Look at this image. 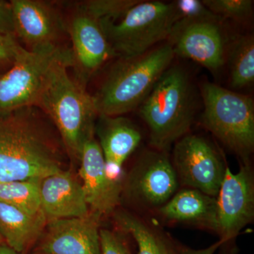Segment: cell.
<instances>
[{
	"instance_id": "6da1fadb",
	"label": "cell",
	"mask_w": 254,
	"mask_h": 254,
	"mask_svg": "<svg viewBox=\"0 0 254 254\" xmlns=\"http://www.w3.org/2000/svg\"><path fill=\"white\" fill-rule=\"evenodd\" d=\"M33 108L0 113V182L43 179L64 170L59 143Z\"/></svg>"
},
{
	"instance_id": "7a4b0ae2",
	"label": "cell",
	"mask_w": 254,
	"mask_h": 254,
	"mask_svg": "<svg viewBox=\"0 0 254 254\" xmlns=\"http://www.w3.org/2000/svg\"><path fill=\"white\" fill-rule=\"evenodd\" d=\"M74 59L62 60L50 71L36 107L51 118L68 154L79 160L82 148L93 138L98 116L93 96L68 75Z\"/></svg>"
},
{
	"instance_id": "3957f363",
	"label": "cell",
	"mask_w": 254,
	"mask_h": 254,
	"mask_svg": "<svg viewBox=\"0 0 254 254\" xmlns=\"http://www.w3.org/2000/svg\"><path fill=\"white\" fill-rule=\"evenodd\" d=\"M170 43L133 58H120L93 95L98 115L123 116L136 109L175 58Z\"/></svg>"
},
{
	"instance_id": "277c9868",
	"label": "cell",
	"mask_w": 254,
	"mask_h": 254,
	"mask_svg": "<svg viewBox=\"0 0 254 254\" xmlns=\"http://www.w3.org/2000/svg\"><path fill=\"white\" fill-rule=\"evenodd\" d=\"M139 107L150 145L166 152L193 123L195 98L188 75L178 66L169 67Z\"/></svg>"
},
{
	"instance_id": "5b68a950",
	"label": "cell",
	"mask_w": 254,
	"mask_h": 254,
	"mask_svg": "<svg viewBox=\"0 0 254 254\" xmlns=\"http://www.w3.org/2000/svg\"><path fill=\"white\" fill-rule=\"evenodd\" d=\"M174 2L138 1L116 22L99 21L114 56L133 58L168 39L177 23Z\"/></svg>"
},
{
	"instance_id": "8992f818",
	"label": "cell",
	"mask_w": 254,
	"mask_h": 254,
	"mask_svg": "<svg viewBox=\"0 0 254 254\" xmlns=\"http://www.w3.org/2000/svg\"><path fill=\"white\" fill-rule=\"evenodd\" d=\"M202 95L205 128L242 162L250 160L254 148V100L209 82L203 84Z\"/></svg>"
},
{
	"instance_id": "52a82bcc",
	"label": "cell",
	"mask_w": 254,
	"mask_h": 254,
	"mask_svg": "<svg viewBox=\"0 0 254 254\" xmlns=\"http://www.w3.org/2000/svg\"><path fill=\"white\" fill-rule=\"evenodd\" d=\"M69 58H73L71 48H23L12 65L0 76V113L36 107L52 68Z\"/></svg>"
},
{
	"instance_id": "ba28073f",
	"label": "cell",
	"mask_w": 254,
	"mask_h": 254,
	"mask_svg": "<svg viewBox=\"0 0 254 254\" xmlns=\"http://www.w3.org/2000/svg\"><path fill=\"white\" fill-rule=\"evenodd\" d=\"M216 198L221 242L219 254H237V237L254 218V178L250 160L242 162L237 173L226 167Z\"/></svg>"
},
{
	"instance_id": "9c48e42d",
	"label": "cell",
	"mask_w": 254,
	"mask_h": 254,
	"mask_svg": "<svg viewBox=\"0 0 254 254\" xmlns=\"http://www.w3.org/2000/svg\"><path fill=\"white\" fill-rule=\"evenodd\" d=\"M180 185L166 152L147 150L127 175L122 193L137 208L157 210L171 199Z\"/></svg>"
},
{
	"instance_id": "30bf717a",
	"label": "cell",
	"mask_w": 254,
	"mask_h": 254,
	"mask_svg": "<svg viewBox=\"0 0 254 254\" xmlns=\"http://www.w3.org/2000/svg\"><path fill=\"white\" fill-rule=\"evenodd\" d=\"M171 161L180 185L217 197L226 167L210 142L185 135L175 143Z\"/></svg>"
},
{
	"instance_id": "8fae6325",
	"label": "cell",
	"mask_w": 254,
	"mask_h": 254,
	"mask_svg": "<svg viewBox=\"0 0 254 254\" xmlns=\"http://www.w3.org/2000/svg\"><path fill=\"white\" fill-rule=\"evenodd\" d=\"M102 216L90 210L78 218L48 220L44 231L28 254H102Z\"/></svg>"
},
{
	"instance_id": "7c38bea8",
	"label": "cell",
	"mask_w": 254,
	"mask_h": 254,
	"mask_svg": "<svg viewBox=\"0 0 254 254\" xmlns=\"http://www.w3.org/2000/svg\"><path fill=\"white\" fill-rule=\"evenodd\" d=\"M219 20L177 21L168 38L175 55L193 60L211 71L220 69L225 61V41Z\"/></svg>"
},
{
	"instance_id": "4fadbf2b",
	"label": "cell",
	"mask_w": 254,
	"mask_h": 254,
	"mask_svg": "<svg viewBox=\"0 0 254 254\" xmlns=\"http://www.w3.org/2000/svg\"><path fill=\"white\" fill-rule=\"evenodd\" d=\"M82 187L90 210L102 217L115 211L123 191V182L110 177L99 143L94 137L83 145L79 158Z\"/></svg>"
},
{
	"instance_id": "5bb4252c",
	"label": "cell",
	"mask_w": 254,
	"mask_h": 254,
	"mask_svg": "<svg viewBox=\"0 0 254 254\" xmlns=\"http://www.w3.org/2000/svg\"><path fill=\"white\" fill-rule=\"evenodd\" d=\"M15 36L33 50L58 46L64 31L59 15L48 2L39 0H12Z\"/></svg>"
},
{
	"instance_id": "9a60e30c",
	"label": "cell",
	"mask_w": 254,
	"mask_h": 254,
	"mask_svg": "<svg viewBox=\"0 0 254 254\" xmlns=\"http://www.w3.org/2000/svg\"><path fill=\"white\" fill-rule=\"evenodd\" d=\"M74 66H77L83 79L99 68L114 56L99 21L80 8L70 23Z\"/></svg>"
},
{
	"instance_id": "2e32d148",
	"label": "cell",
	"mask_w": 254,
	"mask_h": 254,
	"mask_svg": "<svg viewBox=\"0 0 254 254\" xmlns=\"http://www.w3.org/2000/svg\"><path fill=\"white\" fill-rule=\"evenodd\" d=\"M41 210L47 220L78 218L90 211L82 185L69 170L41 179Z\"/></svg>"
},
{
	"instance_id": "e0dca14e",
	"label": "cell",
	"mask_w": 254,
	"mask_h": 254,
	"mask_svg": "<svg viewBox=\"0 0 254 254\" xmlns=\"http://www.w3.org/2000/svg\"><path fill=\"white\" fill-rule=\"evenodd\" d=\"M95 126L110 177L123 182V166L141 141V132L123 116L98 115Z\"/></svg>"
},
{
	"instance_id": "ac0fdd59",
	"label": "cell",
	"mask_w": 254,
	"mask_h": 254,
	"mask_svg": "<svg viewBox=\"0 0 254 254\" xmlns=\"http://www.w3.org/2000/svg\"><path fill=\"white\" fill-rule=\"evenodd\" d=\"M156 211L165 221L188 224L218 234L216 197L200 190L187 188L177 191Z\"/></svg>"
},
{
	"instance_id": "d6986e66",
	"label": "cell",
	"mask_w": 254,
	"mask_h": 254,
	"mask_svg": "<svg viewBox=\"0 0 254 254\" xmlns=\"http://www.w3.org/2000/svg\"><path fill=\"white\" fill-rule=\"evenodd\" d=\"M48 222L43 212L31 215L0 200V235L4 243L28 254L44 231Z\"/></svg>"
},
{
	"instance_id": "ffe728a7",
	"label": "cell",
	"mask_w": 254,
	"mask_h": 254,
	"mask_svg": "<svg viewBox=\"0 0 254 254\" xmlns=\"http://www.w3.org/2000/svg\"><path fill=\"white\" fill-rule=\"evenodd\" d=\"M114 219L121 232L136 242L137 254H181L180 244L144 219L123 210L115 213Z\"/></svg>"
},
{
	"instance_id": "44dd1931",
	"label": "cell",
	"mask_w": 254,
	"mask_h": 254,
	"mask_svg": "<svg viewBox=\"0 0 254 254\" xmlns=\"http://www.w3.org/2000/svg\"><path fill=\"white\" fill-rule=\"evenodd\" d=\"M41 180L0 182V200L31 215L41 213Z\"/></svg>"
},
{
	"instance_id": "7402d4cb",
	"label": "cell",
	"mask_w": 254,
	"mask_h": 254,
	"mask_svg": "<svg viewBox=\"0 0 254 254\" xmlns=\"http://www.w3.org/2000/svg\"><path fill=\"white\" fill-rule=\"evenodd\" d=\"M254 81V39L240 38L231 53V84L234 88L250 86Z\"/></svg>"
},
{
	"instance_id": "603a6c76",
	"label": "cell",
	"mask_w": 254,
	"mask_h": 254,
	"mask_svg": "<svg viewBox=\"0 0 254 254\" xmlns=\"http://www.w3.org/2000/svg\"><path fill=\"white\" fill-rule=\"evenodd\" d=\"M138 1L136 0H91L83 3L81 9L98 21L116 22Z\"/></svg>"
},
{
	"instance_id": "cb8c5ba5",
	"label": "cell",
	"mask_w": 254,
	"mask_h": 254,
	"mask_svg": "<svg viewBox=\"0 0 254 254\" xmlns=\"http://www.w3.org/2000/svg\"><path fill=\"white\" fill-rule=\"evenodd\" d=\"M202 2L218 18L244 20L253 11L252 0H203Z\"/></svg>"
},
{
	"instance_id": "d4e9b609",
	"label": "cell",
	"mask_w": 254,
	"mask_h": 254,
	"mask_svg": "<svg viewBox=\"0 0 254 254\" xmlns=\"http://www.w3.org/2000/svg\"><path fill=\"white\" fill-rule=\"evenodd\" d=\"M173 2L176 9L177 21L180 20L220 19L199 0H177Z\"/></svg>"
},
{
	"instance_id": "484cf974",
	"label": "cell",
	"mask_w": 254,
	"mask_h": 254,
	"mask_svg": "<svg viewBox=\"0 0 254 254\" xmlns=\"http://www.w3.org/2000/svg\"><path fill=\"white\" fill-rule=\"evenodd\" d=\"M100 240L102 254H133L122 232L100 229Z\"/></svg>"
},
{
	"instance_id": "4316f807",
	"label": "cell",
	"mask_w": 254,
	"mask_h": 254,
	"mask_svg": "<svg viewBox=\"0 0 254 254\" xmlns=\"http://www.w3.org/2000/svg\"><path fill=\"white\" fill-rule=\"evenodd\" d=\"M23 48L16 37L0 35V71L12 65Z\"/></svg>"
},
{
	"instance_id": "83f0119b",
	"label": "cell",
	"mask_w": 254,
	"mask_h": 254,
	"mask_svg": "<svg viewBox=\"0 0 254 254\" xmlns=\"http://www.w3.org/2000/svg\"><path fill=\"white\" fill-rule=\"evenodd\" d=\"M0 35L16 37L11 1L0 0Z\"/></svg>"
},
{
	"instance_id": "f1b7e54d",
	"label": "cell",
	"mask_w": 254,
	"mask_h": 254,
	"mask_svg": "<svg viewBox=\"0 0 254 254\" xmlns=\"http://www.w3.org/2000/svg\"><path fill=\"white\" fill-rule=\"evenodd\" d=\"M220 246H221V242L219 240L218 242H215L210 247L202 249V250H193V249L181 245H180V250L181 254H214L216 251L218 250Z\"/></svg>"
},
{
	"instance_id": "f546056e",
	"label": "cell",
	"mask_w": 254,
	"mask_h": 254,
	"mask_svg": "<svg viewBox=\"0 0 254 254\" xmlns=\"http://www.w3.org/2000/svg\"><path fill=\"white\" fill-rule=\"evenodd\" d=\"M0 254H24L18 253L16 251L10 248L9 246H7L5 243L1 244L0 245Z\"/></svg>"
},
{
	"instance_id": "4dcf8cb0",
	"label": "cell",
	"mask_w": 254,
	"mask_h": 254,
	"mask_svg": "<svg viewBox=\"0 0 254 254\" xmlns=\"http://www.w3.org/2000/svg\"><path fill=\"white\" fill-rule=\"evenodd\" d=\"M3 243H4V240H3L2 237H1V235H0V245Z\"/></svg>"
}]
</instances>
